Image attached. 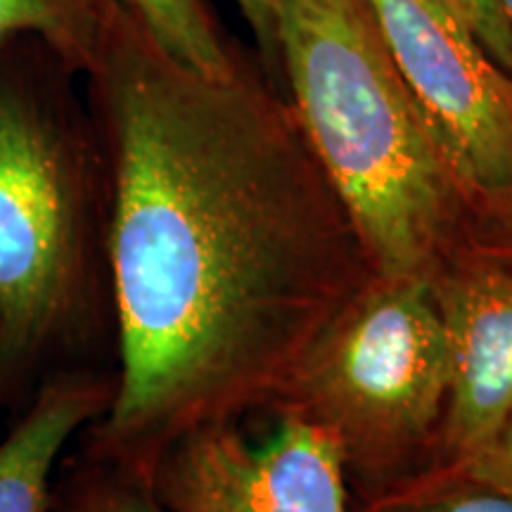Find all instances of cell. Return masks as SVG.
Here are the masks:
<instances>
[{"mask_svg": "<svg viewBox=\"0 0 512 512\" xmlns=\"http://www.w3.org/2000/svg\"><path fill=\"white\" fill-rule=\"evenodd\" d=\"M117 368L107 171L81 74L0 43V420L48 377Z\"/></svg>", "mask_w": 512, "mask_h": 512, "instance_id": "cell-2", "label": "cell"}, {"mask_svg": "<svg viewBox=\"0 0 512 512\" xmlns=\"http://www.w3.org/2000/svg\"><path fill=\"white\" fill-rule=\"evenodd\" d=\"M152 486L171 512H356L335 439L292 413H275L259 444L235 422L188 432Z\"/></svg>", "mask_w": 512, "mask_h": 512, "instance_id": "cell-6", "label": "cell"}, {"mask_svg": "<svg viewBox=\"0 0 512 512\" xmlns=\"http://www.w3.org/2000/svg\"><path fill=\"white\" fill-rule=\"evenodd\" d=\"M444 3L458 12L486 53L512 74V31L496 0H444Z\"/></svg>", "mask_w": 512, "mask_h": 512, "instance_id": "cell-15", "label": "cell"}, {"mask_svg": "<svg viewBox=\"0 0 512 512\" xmlns=\"http://www.w3.org/2000/svg\"><path fill=\"white\" fill-rule=\"evenodd\" d=\"M48 512H171L138 472L79 451L62 458Z\"/></svg>", "mask_w": 512, "mask_h": 512, "instance_id": "cell-10", "label": "cell"}, {"mask_svg": "<svg viewBox=\"0 0 512 512\" xmlns=\"http://www.w3.org/2000/svg\"><path fill=\"white\" fill-rule=\"evenodd\" d=\"M460 254L512 268V183L475 192Z\"/></svg>", "mask_w": 512, "mask_h": 512, "instance_id": "cell-12", "label": "cell"}, {"mask_svg": "<svg viewBox=\"0 0 512 512\" xmlns=\"http://www.w3.org/2000/svg\"><path fill=\"white\" fill-rule=\"evenodd\" d=\"M107 171L117 392L81 448L152 482L192 430L271 411L375 278L290 100L211 76L121 8L81 76Z\"/></svg>", "mask_w": 512, "mask_h": 512, "instance_id": "cell-1", "label": "cell"}, {"mask_svg": "<svg viewBox=\"0 0 512 512\" xmlns=\"http://www.w3.org/2000/svg\"><path fill=\"white\" fill-rule=\"evenodd\" d=\"M389 55L479 190L512 183V74L444 0H368Z\"/></svg>", "mask_w": 512, "mask_h": 512, "instance_id": "cell-5", "label": "cell"}, {"mask_svg": "<svg viewBox=\"0 0 512 512\" xmlns=\"http://www.w3.org/2000/svg\"><path fill=\"white\" fill-rule=\"evenodd\" d=\"M178 60L211 76H228L245 60L228 43L207 0H121Z\"/></svg>", "mask_w": 512, "mask_h": 512, "instance_id": "cell-11", "label": "cell"}, {"mask_svg": "<svg viewBox=\"0 0 512 512\" xmlns=\"http://www.w3.org/2000/svg\"><path fill=\"white\" fill-rule=\"evenodd\" d=\"M245 17L247 27L252 29L256 48L264 57L266 72L278 74V0H235Z\"/></svg>", "mask_w": 512, "mask_h": 512, "instance_id": "cell-16", "label": "cell"}, {"mask_svg": "<svg viewBox=\"0 0 512 512\" xmlns=\"http://www.w3.org/2000/svg\"><path fill=\"white\" fill-rule=\"evenodd\" d=\"M498 8H501L505 22H508V27L512 31V0H496Z\"/></svg>", "mask_w": 512, "mask_h": 512, "instance_id": "cell-17", "label": "cell"}, {"mask_svg": "<svg viewBox=\"0 0 512 512\" xmlns=\"http://www.w3.org/2000/svg\"><path fill=\"white\" fill-rule=\"evenodd\" d=\"M451 482L486 486V489H494L498 494L512 498V413L475 456L467 460L460 470L453 472L451 477L434 486V489Z\"/></svg>", "mask_w": 512, "mask_h": 512, "instance_id": "cell-13", "label": "cell"}, {"mask_svg": "<svg viewBox=\"0 0 512 512\" xmlns=\"http://www.w3.org/2000/svg\"><path fill=\"white\" fill-rule=\"evenodd\" d=\"M124 8L121 0H0V43L36 38L86 74Z\"/></svg>", "mask_w": 512, "mask_h": 512, "instance_id": "cell-9", "label": "cell"}, {"mask_svg": "<svg viewBox=\"0 0 512 512\" xmlns=\"http://www.w3.org/2000/svg\"><path fill=\"white\" fill-rule=\"evenodd\" d=\"M278 62L375 275L432 280L463 252L475 188L396 69L368 0H278Z\"/></svg>", "mask_w": 512, "mask_h": 512, "instance_id": "cell-3", "label": "cell"}, {"mask_svg": "<svg viewBox=\"0 0 512 512\" xmlns=\"http://www.w3.org/2000/svg\"><path fill=\"white\" fill-rule=\"evenodd\" d=\"M387 512H512V498L486 486L451 482L408 498Z\"/></svg>", "mask_w": 512, "mask_h": 512, "instance_id": "cell-14", "label": "cell"}, {"mask_svg": "<svg viewBox=\"0 0 512 512\" xmlns=\"http://www.w3.org/2000/svg\"><path fill=\"white\" fill-rule=\"evenodd\" d=\"M448 396V351L430 280L380 278L302 358L271 413L335 439L356 512H387L430 477Z\"/></svg>", "mask_w": 512, "mask_h": 512, "instance_id": "cell-4", "label": "cell"}, {"mask_svg": "<svg viewBox=\"0 0 512 512\" xmlns=\"http://www.w3.org/2000/svg\"><path fill=\"white\" fill-rule=\"evenodd\" d=\"M3 425H5V422H3V420H0V432H3Z\"/></svg>", "mask_w": 512, "mask_h": 512, "instance_id": "cell-18", "label": "cell"}, {"mask_svg": "<svg viewBox=\"0 0 512 512\" xmlns=\"http://www.w3.org/2000/svg\"><path fill=\"white\" fill-rule=\"evenodd\" d=\"M112 368L48 377L0 432V512H48L64 451L112 406Z\"/></svg>", "mask_w": 512, "mask_h": 512, "instance_id": "cell-8", "label": "cell"}, {"mask_svg": "<svg viewBox=\"0 0 512 512\" xmlns=\"http://www.w3.org/2000/svg\"><path fill=\"white\" fill-rule=\"evenodd\" d=\"M430 290L446 335L448 396L432 472L408 498L460 470L512 413V268L458 254Z\"/></svg>", "mask_w": 512, "mask_h": 512, "instance_id": "cell-7", "label": "cell"}]
</instances>
